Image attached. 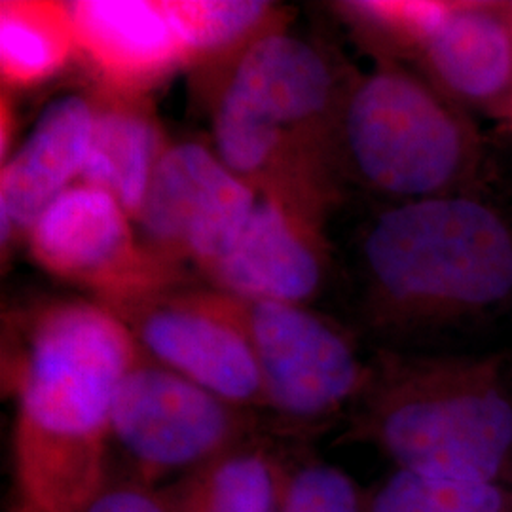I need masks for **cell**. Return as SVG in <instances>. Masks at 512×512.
I'll list each match as a JSON object with an SVG mask.
<instances>
[{
	"label": "cell",
	"mask_w": 512,
	"mask_h": 512,
	"mask_svg": "<svg viewBox=\"0 0 512 512\" xmlns=\"http://www.w3.org/2000/svg\"><path fill=\"white\" fill-rule=\"evenodd\" d=\"M92 99V143L80 183L107 192L137 224L152 177L171 145L150 97L97 92Z\"/></svg>",
	"instance_id": "15"
},
{
	"label": "cell",
	"mask_w": 512,
	"mask_h": 512,
	"mask_svg": "<svg viewBox=\"0 0 512 512\" xmlns=\"http://www.w3.org/2000/svg\"><path fill=\"white\" fill-rule=\"evenodd\" d=\"M78 61L97 92L150 97L188 69V52L169 0H76Z\"/></svg>",
	"instance_id": "11"
},
{
	"label": "cell",
	"mask_w": 512,
	"mask_h": 512,
	"mask_svg": "<svg viewBox=\"0 0 512 512\" xmlns=\"http://www.w3.org/2000/svg\"><path fill=\"white\" fill-rule=\"evenodd\" d=\"M84 512H169L158 488L135 478H114L110 473L103 490Z\"/></svg>",
	"instance_id": "22"
},
{
	"label": "cell",
	"mask_w": 512,
	"mask_h": 512,
	"mask_svg": "<svg viewBox=\"0 0 512 512\" xmlns=\"http://www.w3.org/2000/svg\"><path fill=\"white\" fill-rule=\"evenodd\" d=\"M325 217L262 198L230 253L207 275L245 300L308 306L329 274Z\"/></svg>",
	"instance_id": "12"
},
{
	"label": "cell",
	"mask_w": 512,
	"mask_h": 512,
	"mask_svg": "<svg viewBox=\"0 0 512 512\" xmlns=\"http://www.w3.org/2000/svg\"><path fill=\"white\" fill-rule=\"evenodd\" d=\"M78 61L69 2L4 0L0 4V74L8 92L33 90Z\"/></svg>",
	"instance_id": "17"
},
{
	"label": "cell",
	"mask_w": 512,
	"mask_h": 512,
	"mask_svg": "<svg viewBox=\"0 0 512 512\" xmlns=\"http://www.w3.org/2000/svg\"><path fill=\"white\" fill-rule=\"evenodd\" d=\"M169 8L186 44L188 71L213 74L220 86L256 40L283 29V10L272 2L169 0Z\"/></svg>",
	"instance_id": "18"
},
{
	"label": "cell",
	"mask_w": 512,
	"mask_h": 512,
	"mask_svg": "<svg viewBox=\"0 0 512 512\" xmlns=\"http://www.w3.org/2000/svg\"><path fill=\"white\" fill-rule=\"evenodd\" d=\"M503 128L507 129L509 133H512V107L509 110V116L505 118V122H503Z\"/></svg>",
	"instance_id": "24"
},
{
	"label": "cell",
	"mask_w": 512,
	"mask_h": 512,
	"mask_svg": "<svg viewBox=\"0 0 512 512\" xmlns=\"http://www.w3.org/2000/svg\"><path fill=\"white\" fill-rule=\"evenodd\" d=\"M256 196L215 150L186 141L160 160L137 226L158 255L209 275L243 234Z\"/></svg>",
	"instance_id": "9"
},
{
	"label": "cell",
	"mask_w": 512,
	"mask_h": 512,
	"mask_svg": "<svg viewBox=\"0 0 512 512\" xmlns=\"http://www.w3.org/2000/svg\"><path fill=\"white\" fill-rule=\"evenodd\" d=\"M414 69L461 109L503 124L512 107L507 2L454 0Z\"/></svg>",
	"instance_id": "13"
},
{
	"label": "cell",
	"mask_w": 512,
	"mask_h": 512,
	"mask_svg": "<svg viewBox=\"0 0 512 512\" xmlns=\"http://www.w3.org/2000/svg\"><path fill=\"white\" fill-rule=\"evenodd\" d=\"M93 118L92 97H61L48 105L23 145L2 162V249L27 238L38 217L80 183L92 143Z\"/></svg>",
	"instance_id": "14"
},
{
	"label": "cell",
	"mask_w": 512,
	"mask_h": 512,
	"mask_svg": "<svg viewBox=\"0 0 512 512\" xmlns=\"http://www.w3.org/2000/svg\"><path fill=\"white\" fill-rule=\"evenodd\" d=\"M256 410L230 403L143 353L118 387L112 444L158 488L260 437Z\"/></svg>",
	"instance_id": "7"
},
{
	"label": "cell",
	"mask_w": 512,
	"mask_h": 512,
	"mask_svg": "<svg viewBox=\"0 0 512 512\" xmlns=\"http://www.w3.org/2000/svg\"><path fill=\"white\" fill-rule=\"evenodd\" d=\"M368 492L346 471L308 459L289 469L279 512H368Z\"/></svg>",
	"instance_id": "21"
},
{
	"label": "cell",
	"mask_w": 512,
	"mask_h": 512,
	"mask_svg": "<svg viewBox=\"0 0 512 512\" xmlns=\"http://www.w3.org/2000/svg\"><path fill=\"white\" fill-rule=\"evenodd\" d=\"M361 264L366 321L385 336L475 325L512 308V211L488 192L391 203Z\"/></svg>",
	"instance_id": "2"
},
{
	"label": "cell",
	"mask_w": 512,
	"mask_h": 512,
	"mask_svg": "<svg viewBox=\"0 0 512 512\" xmlns=\"http://www.w3.org/2000/svg\"><path fill=\"white\" fill-rule=\"evenodd\" d=\"M368 512H512V484L448 480L395 469L370 488Z\"/></svg>",
	"instance_id": "20"
},
{
	"label": "cell",
	"mask_w": 512,
	"mask_h": 512,
	"mask_svg": "<svg viewBox=\"0 0 512 512\" xmlns=\"http://www.w3.org/2000/svg\"><path fill=\"white\" fill-rule=\"evenodd\" d=\"M277 512H279V511H277Z\"/></svg>",
	"instance_id": "26"
},
{
	"label": "cell",
	"mask_w": 512,
	"mask_h": 512,
	"mask_svg": "<svg viewBox=\"0 0 512 512\" xmlns=\"http://www.w3.org/2000/svg\"><path fill=\"white\" fill-rule=\"evenodd\" d=\"M217 294L255 357L268 412L298 431L346 418L370 370L346 330L308 306Z\"/></svg>",
	"instance_id": "6"
},
{
	"label": "cell",
	"mask_w": 512,
	"mask_h": 512,
	"mask_svg": "<svg viewBox=\"0 0 512 512\" xmlns=\"http://www.w3.org/2000/svg\"><path fill=\"white\" fill-rule=\"evenodd\" d=\"M4 512H42L38 509L37 505H33L31 501H27L25 497L19 495L18 499L6 509Z\"/></svg>",
	"instance_id": "23"
},
{
	"label": "cell",
	"mask_w": 512,
	"mask_h": 512,
	"mask_svg": "<svg viewBox=\"0 0 512 512\" xmlns=\"http://www.w3.org/2000/svg\"><path fill=\"white\" fill-rule=\"evenodd\" d=\"M107 192L78 183L31 226L25 243L40 270L122 311L184 287V266L158 255Z\"/></svg>",
	"instance_id": "8"
},
{
	"label": "cell",
	"mask_w": 512,
	"mask_h": 512,
	"mask_svg": "<svg viewBox=\"0 0 512 512\" xmlns=\"http://www.w3.org/2000/svg\"><path fill=\"white\" fill-rule=\"evenodd\" d=\"M355 76L325 48L279 29L236 61L213 124L272 137L340 171L338 128Z\"/></svg>",
	"instance_id": "5"
},
{
	"label": "cell",
	"mask_w": 512,
	"mask_h": 512,
	"mask_svg": "<svg viewBox=\"0 0 512 512\" xmlns=\"http://www.w3.org/2000/svg\"><path fill=\"white\" fill-rule=\"evenodd\" d=\"M141 349L95 300H52L10 323L2 378L16 399L19 495L42 512H84L109 480L112 410Z\"/></svg>",
	"instance_id": "1"
},
{
	"label": "cell",
	"mask_w": 512,
	"mask_h": 512,
	"mask_svg": "<svg viewBox=\"0 0 512 512\" xmlns=\"http://www.w3.org/2000/svg\"><path fill=\"white\" fill-rule=\"evenodd\" d=\"M141 353L230 403L266 410L255 357L215 289H177L116 311Z\"/></svg>",
	"instance_id": "10"
},
{
	"label": "cell",
	"mask_w": 512,
	"mask_h": 512,
	"mask_svg": "<svg viewBox=\"0 0 512 512\" xmlns=\"http://www.w3.org/2000/svg\"><path fill=\"white\" fill-rule=\"evenodd\" d=\"M338 442L416 475L512 484V349H378Z\"/></svg>",
	"instance_id": "3"
},
{
	"label": "cell",
	"mask_w": 512,
	"mask_h": 512,
	"mask_svg": "<svg viewBox=\"0 0 512 512\" xmlns=\"http://www.w3.org/2000/svg\"><path fill=\"white\" fill-rule=\"evenodd\" d=\"M289 465L258 439L158 486L169 512H277Z\"/></svg>",
	"instance_id": "16"
},
{
	"label": "cell",
	"mask_w": 512,
	"mask_h": 512,
	"mask_svg": "<svg viewBox=\"0 0 512 512\" xmlns=\"http://www.w3.org/2000/svg\"><path fill=\"white\" fill-rule=\"evenodd\" d=\"M338 164L391 203L488 192L490 147L475 116L416 69L378 63L357 73L340 128Z\"/></svg>",
	"instance_id": "4"
},
{
	"label": "cell",
	"mask_w": 512,
	"mask_h": 512,
	"mask_svg": "<svg viewBox=\"0 0 512 512\" xmlns=\"http://www.w3.org/2000/svg\"><path fill=\"white\" fill-rule=\"evenodd\" d=\"M507 2V10H509V16H511L512 21V0H505Z\"/></svg>",
	"instance_id": "25"
},
{
	"label": "cell",
	"mask_w": 512,
	"mask_h": 512,
	"mask_svg": "<svg viewBox=\"0 0 512 512\" xmlns=\"http://www.w3.org/2000/svg\"><path fill=\"white\" fill-rule=\"evenodd\" d=\"M454 0H344L330 4L378 63L416 67Z\"/></svg>",
	"instance_id": "19"
}]
</instances>
